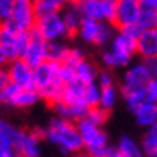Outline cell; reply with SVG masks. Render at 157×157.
Wrapping results in <instances>:
<instances>
[{
	"label": "cell",
	"instance_id": "obj_7",
	"mask_svg": "<svg viewBox=\"0 0 157 157\" xmlns=\"http://www.w3.org/2000/svg\"><path fill=\"white\" fill-rule=\"evenodd\" d=\"M77 125H78V130H80L82 140H83V151H87L90 155H93L98 149H101L103 146L109 144L108 143L109 136H108V133L103 130V127L93 124L87 117L78 120Z\"/></svg>",
	"mask_w": 157,
	"mask_h": 157
},
{
	"label": "cell",
	"instance_id": "obj_33",
	"mask_svg": "<svg viewBox=\"0 0 157 157\" xmlns=\"http://www.w3.org/2000/svg\"><path fill=\"white\" fill-rule=\"evenodd\" d=\"M15 155H18V152L13 141L0 136V157H15Z\"/></svg>",
	"mask_w": 157,
	"mask_h": 157
},
{
	"label": "cell",
	"instance_id": "obj_27",
	"mask_svg": "<svg viewBox=\"0 0 157 157\" xmlns=\"http://www.w3.org/2000/svg\"><path fill=\"white\" fill-rule=\"evenodd\" d=\"M34 8L37 16L47 15V13H55V11H61L64 6H66V2L64 0H32Z\"/></svg>",
	"mask_w": 157,
	"mask_h": 157
},
{
	"label": "cell",
	"instance_id": "obj_14",
	"mask_svg": "<svg viewBox=\"0 0 157 157\" xmlns=\"http://www.w3.org/2000/svg\"><path fill=\"white\" fill-rule=\"evenodd\" d=\"M133 58H135V55L120 52V50L109 45V48H106L101 53V64L111 71L112 69H122V67L130 66L133 63Z\"/></svg>",
	"mask_w": 157,
	"mask_h": 157
},
{
	"label": "cell",
	"instance_id": "obj_17",
	"mask_svg": "<svg viewBox=\"0 0 157 157\" xmlns=\"http://www.w3.org/2000/svg\"><path fill=\"white\" fill-rule=\"evenodd\" d=\"M40 99H42V96L37 88H21L19 87L16 90V93L13 95L8 106L18 108V109H26V108H31V106L37 104Z\"/></svg>",
	"mask_w": 157,
	"mask_h": 157
},
{
	"label": "cell",
	"instance_id": "obj_8",
	"mask_svg": "<svg viewBox=\"0 0 157 157\" xmlns=\"http://www.w3.org/2000/svg\"><path fill=\"white\" fill-rule=\"evenodd\" d=\"M77 6L85 18L108 21L114 24L117 10V0H78Z\"/></svg>",
	"mask_w": 157,
	"mask_h": 157
},
{
	"label": "cell",
	"instance_id": "obj_26",
	"mask_svg": "<svg viewBox=\"0 0 157 157\" xmlns=\"http://www.w3.org/2000/svg\"><path fill=\"white\" fill-rule=\"evenodd\" d=\"M69 47L66 44H63V40H53L48 42L47 45V59H53L58 63H64V59L67 58Z\"/></svg>",
	"mask_w": 157,
	"mask_h": 157
},
{
	"label": "cell",
	"instance_id": "obj_42",
	"mask_svg": "<svg viewBox=\"0 0 157 157\" xmlns=\"http://www.w3.org/2000/svg\"><path fill=\"white\" fill-rule=\"evenodd\" d=\"M8 63H10L8 55H6V53H5V50L0 47V66H6Z\"/></svg>",
	"mask_w": 157,
	"mask_h": 157
},
{
	"label": "cell",
	"instance_id": "obj_36",
	"mask_svg": "<svg viewBox=\"0 0 157 157\" xmlns=\"http://www.w3.org/2000/svg\"><path fill=\"white\" fill-rule=\"evenodd\" d=\"M96 82L99 87H109V85H114V74L111 72V69L104 67L103 71L98 72V77H96Z\"/></svg>",
	"mask_w": 157,
	"mask_h": 157
},
{
	"label": "cell",
	"instance_id": "obj_20",
	"mask_svg": "<svg viewBox=\"0 0 157 157\" xmlns=\"http://www.w3.org/2000/svg\"><path fill=\"white\" fill-rule=\"evenodd\" d=\"M61 15L64 18V23H66L69 32H71V37L77 35L78 27H80L82 21H83V15H82L80 8L77 6V3H71V5L66 3V6L61 10Z\"/></svg>",
	"mask_w": 157,
	"mask_h": 157
},
{
	"label": "cell",
	"instance_id": "obj_6",
	"mask_svg": "<svg viewBox=\"0 0 157 157\" xmlns=\"http://www.w3.org/2000/svg\"><path fill=\"white\" fill-rule=\"evenodd\" d=\"M29 44V32L16 31L8 26H0V47L5 50L10 59L21 58Z\"/></svg>",
	"mask_w": 157,
	"mask_h": 157
},
{
	"label": "cell",
	"instance_id": "obj_3",
	"mask_svg": "<svg viewBox=\"0 0 157 157\" xmlns=\"http://www.w3.org/2000/svg\"><path fill=\"white\" fill-rule=\"evenodd\" d=\"M112 23H108V21H98L93 18H85L80 27H78L77 35L80 37L85 44L90 45H96V47H108L111 44V40L116 34V29H114Z\"/></svg>",
	"mask_w": 157,
	"mask_h": 157
},
{
	"label": "cell",
	"instance_id": "obj_24",
	"mask_svg": "<svg viewBox=\"0 0 157 157\" xmlns=\"http://www.w3.org/2000/svg\"><path fill=\"white\" fill-rule=\"evenodd\" d=\"M74 69H75V74H77V77L80 78L82 82H85V83L96 82V77H98L99 69L95 66L93 63H90L88 59H82V61L78 63Z\"/></svg>",
	"mask_w": 157,
	"mask_h": 157
},
{
	"label": "cell",
	"instance_id": "obj_23",
	"mask_svg": "<svg viewBox=\"0 0 157 157\" xmlns=\"http://www.w3.org/2000/svg\"><path fill=\"white\" fill-rule=\"evenodd\" d=\"M120 93L124 96V101L127 103L128 109L135 111L140 104H143L147 99V93H146V87H140V88H127V90H120Z\"/></svg>",
	"mask_w": 157,
	"mask_h": 157
},
{
	"label": "cell",
	"instance_id": "obj_37",
	"mask_svg": "<svg viewBox=\"0 0 157 157\" xmlns=\"http://www.w3.org/2000/svg\"><path fill=\"white\" fill-rule=\"evenodd\" d=\"M93 157H120V155H119L117 146L106 144V146H103L101 149H98V151L93 154Z\"/></svg>",
	"mask_w": 157,
	"mask_h": 157
},
{
	"label": "cell",
	"instance_id": "obj_10",
	"mask_svg": "<svg viewBox=\"0 0 157 157\" xmlns=\"http://www.w3.org/2000/svg\"><path fill=\"white\" fill-rule=\"evenodd\" d=\"M10 72L11 82L21 88H35V77H34V67L27 63L24 58H15L10 59L6 64Z\"/></svg>",
	"mask_w": 157,
	"mask_h": 157
},
{
	"label": "cell",
	"instance_id": "obj_31",
	"mask_svg": "<svg viewBox=\"0 0 157 157\" xmlns=\"http://www.w3.org/2000/svg\"><path fill=\"white\" fill-rule=\"evenodd\" d=\"M155 16L157 13L151 8H143L141 15L138 19V24L143 27V29H154L155 27Z\"/></svg>",
	"mask_w": 157,
	"mask_h": 157
},
{
	"label": "cell",
	"instance_id": "obj_25",
	"mask_svg": "<svg viewBox=\"0 0 157 157\" xmlns=\"http://www.w3.org/2000/svg\"><path fill=\"white\" fill-rule=\"evenodd\" d=\"M141 147L146 155L157 157V122L146 128V133L141 140Z\"/></svg>",
	"mask_w": 157,
	"mask_h": 157
},
{
	"label": "cell",
	"instance_id": "obj_43",
	"mask_svg": "<svg viewBox=\"0 0 157 157\" xmlns=\"http://www.w3.org/2000/svg\"><path fill=\"white\" fill-rule=\"evenodd\" d=\"M64 2H66L67 5H71V3H77V2H78V0H64Z\"/></svg>",
	"mask_w": 157,
	"mask_h": 157
},
{
	"label": "cell",
	"instance_id": "obj_16",
	"mask_svg": "<svg viewBox=\"0 0 157 157\" xmlns=\"http://www.w3.org/2000/svg\"><path fill=\"white\" fill-rule=\"evenodd\" d=\"M136 55L143 58L157 56V31L155 29H143L140 37L136 39Z\"/></svg>",
	"mask_w": 157,
	"mask_h": 157
},
{
	"label": "cell",
	"instance_id": "obj_11",
	"mask_svg": "<svg viewBox=\"0 0 157 157\" xmlns=\"http://www.w3.org/2000/svg\"><path fill=\"white\" fill-rule=\"evenodd\" d=\"M47 45L48 40L34 27L29 31V44H27L21 58H24L32 67L39 66L40 63L47 59Z\"/></svg>",
	"mask_w": 157,
	"mask_h": 157
},
{
	"label": "cell",
	"instance_id": "obj_40",
	"mask_svg": "<svg viewBox=\"0 0 157 157\" xmlns=\"http://www.w3.org/2000/svg\"><path fill=\"white\" fill-rule=\"evenodd\" d=\"M146 67L149 69V72L152 74V77H157V56H151V58H143Z\"/></svg>",
	"mask_w": 157,
	"mask_h": 157
},
{
	"label": "cell",
	"instance_id": "obj_34",
	"mask_svg": "<svg viewBox=\"0 0 157 157\" xmlns=\"http://www.w3.org/2000/svg\"><path fill=\"white\" fill-rule=\"evenodd\" d=\"M82 59H85V55H83L82 50L80 48H71L69 53H67V58L64 59V64H69V66L75 67Z\"/></svg>",
	"mask_w": 157,
	"mask_h": 157
},
{
	"label": "cell",
	"instance_id": "obj_15",
	"mask_svg": "<svg viewBox=\"0 0 157 157\" xmlns=\"http://www.w3.org/2000/svg\"><path fill=\"white\" fill-rule=\"evenodd\" d=\"M88 109L90 108H87L83 104H69L66 101H63V99L53 104V111L56 116L66 120H72V122H78V120L85 119L88 114Z\"/></svg>",
	"mask_w": 157,
	"mask_h": 157
},
{
	"label": "cell",
	"instance_id": "obj_5",
	"mask_svg": "<svg viewBox=\"0 0 157 157\" xmlns=\"http://www.w3.org/2000/svg\"><path fill=\"white\" fill-rule=\"evenodd\" d=\"M35 23H37V13H35L32 0H16L10 19L3 26H8L16 31L29 32L35 27Z\"/></svg>",
	"mask_w": 157,
	"mask_h": 157
},
{
	"label": "cell",
	"instance_id": "obj_44",
	"mask_svg": "<svg viewBox=\"0 0 157 157\" xmlns=\"http://www.w3.org/2000/svg\"><path fill=\"white\" fill-rule=\"evenodd\" d=\"M154 29L157 31V16H155V27H154Z\"/></svg>",
	"mask_w": 157,
	"mask_h": 157
},
{
	"label": "cell",
	"instance_id": "obj_32",
	"mask_svg": "<svg viewBox=\"0 0 157 157\" xmlns=\"http://www.w3.org/2000/svg\"><path fill=\"white\" fill-rule=\"evenodd\" d=\"M16 0H0V26H3L10 19Z\"/></svg>",
	"mask_w": 157,
	"mask_h": 157
},
{
	"label": "cell",
	"instance_id": "obj_18",
	"mask_svg": "<svg viewBox=\"0 0 157 157\" xmlns=\"http://www.w3.org/2000/svg\"><path fill=\"white\" fill-rule=\"evenodd\" d=\"M85 87H87V83L82 82L78 77H75L74 80H71L64 85L61 99L69 104H83L85 106V101H83Z\"/></svg>",
	"mask_w": 157,
	"mask_h": 157
},
{
	"label": "cell",
	"instance_id": "obj_22",
	"mask_svg": "<svg viewBox=\"0 0 157 157\" xmlns=\"http://www.w3.org/2000/svg\"><path fill=\"white\" fill-rule=\"evenodd\" d=\"M117 149H119V155L120 157H141L144 155V151H143L141 144L133 140L128 135H124L120 136L119 143H117Z\"/></svg>",
	"mask_w": 157,
	"mask_h": 157
},
{
	"label": "cell",
	"instance_id": "obj_4",
	"mask_svg": "<svg viewBox=\"0 0 157 157\" xmlns=\"http://www.w3.org/2000/svg\"><path fill=\"white\" fill-rule=\"evenodd\" d=\"M35 29H37L48 42L53 40H63L71 37V32L67 29L64 18L61 11L55 13H47V15L37 16V23H35Z\"/></svg>",
	"mask_w": 157,
	"mask_h": 157
},
{
	"label": "cell",
	"instance_id": "obj_30",
	"mask_svg": "<svg viewBox=\"0 0 157 157\" xmlns=\"http://www.w3.org/2000/svg\"><path fill=\"white\" fill-rule=\"evenodd\" d=\"M109 112H111V111L101 108V106H93V108L88 109L87 119L91 120L93 124L99 125V127H104L106 122H108V119H109Z\"/></svg>",
	"mask_w": 157,
	"mask_h": 157
},
{
	"label": "cell",
	"instance_id": "obj_21",
	"mask_svg": "<svg viewBox=\"0 0 157 157\" xmlns=\"http://www.w3.org/2000/svg\"><path fill=\"white\" fill-rule=\"evenodd\" d=\"M111 47L120 50V52L130 53V55H136V39L128 35L127 32H124L122 29H117L114 37L111 40Z\"/></svg>",
	"mask_w": 157,
	"mask_h": 157
},
{
	"label": "cell",
	"instance_id": "obj_1",
	"mask_svg": "<svg viewBox=\"0 0 157 157\" xmlns=\"http://www.w3.org/2000/svg\"><path fill=\"white\" fill-rule=\"evenodd\" d=\"M44 140L55 146L61 154H77L83 151V140L77 122L58 116L44 128Z\"/></svg>",
	"mask_w": 157,
	"mask_h": 157
},
{
	"label": "cell",
	"instance_id": "obj_38",
	"mask_svg": "<svg viewBox=\"0 0 157 157\" xmlns=\"http://www.w3.org/2000/svg\"><path fill=\"white\" fill-rule=\"evenodd\" d=\"M146 93L149 101L157 103V77H152L151 80L146 83Z\"/></svg>",
	"mask_w": 157,
	"mask_h": 157
},
{
	"label": "cell",
	"instance_id": "obj_35",
	"mask_svg": "<svg viewBox=\"0 0 157 157\" xmlns=\"http://www.w3.org/2000/svg\"><path fill=\"white\" fill-rule=\"evenodd\" d=\"M18 88H19V87H18V85H15L13 82L8 83L5 88H2V90H0V103L8 106L10 101H11V98H13V95L16 93V90H18Z\"/></svg>",
	"mask_w": 157,
	"mask_h": 157
},
{
	"label": "cell",
	"instance_id": "obj_19",
	"mask_svg": "<svg viewBox=\"0 0 157 157\" xmlns=\"http://www.w3.org/2000/svg\"><path fill=\"white\" fill-rule=\"evenodd\" d=\"M132 112L135 116L136 124L144 128L151 127L152 124L157 122V103H154V101H144Z\"/></svg>",
	"mask_w": 157,
	"mask_h": 157
},
{
	"label": "cell",
	"instance_id": "obj_41",
	"mask_svg": "<svg viewBox=\"0 0 157 157\" xmlns=\"http://www.w3.org/2000/svg\"><path fill=\"white\" fill-rule=\"evenodd\" d=\"M143 8H151L157 13V0H140Z\"/></svg>",
	"mask_w": 157,
	"mask_h": 157
},
{
	"label": "cell",
	"instance_id": "obj_9",
	"mask_svg": "<svg viewBox=\"0 0 157 157\" xmlns=\"http://www.w3.org/2000/svg\"><path fill=\"white\" fill-rule=\"evenodd\" d=\"M44 140V130H18L16 140H15V147L18 155L24 157H39L42 154V146L40 143Z\"/></svg>",
	"mask_w": 157,
	"mask_h": 157
},
{
	"label": "cell",
	"instance_id": "obj_13",
	"mask_svg": "<svg viewBox=\"0 0 157 157\" xmlns=\"http://www.w3.org/2000/svg\"><path fill=\"white\" fill-rule=\"evenodd\" d=\"M143 6L140 0H117V10L114 18V26L120 29L124 26L138 23Z\"/></svg>",
	"mask_w": 157,
	"mask_h": 157
},
{
	"label": "cell",
	"instance_id": "obj_28",
	"mask_svg": "<svg viewBox=\"0 0 157 157\" xmlns=\"http://www.w3.org/2000/svg\"><path fill=\"white\" fill-rule=\"evenodd\" d=\"M117 99H119V91L114 85L101 88V98H99V106H101V108L112 111L117 104Z\"/></svg>",
	"mask_w": 157,
	"mask_h": 157
},
{
	"label": "cell",
	"instance_id": "obj_39",
	"mask_svg": "<svg viewBox=\"0 0 157 157\" xmlns=\"http://www.w3.org/2000/svg\"><path fill=\"white\" fill-rule=\"evenodd\" d=\"M8 83H11L8 67H6V66H0V90L5 88Z\"/></svg>",
	"mask_w": 157,
	"mask_h": 157
},
{
	"label": "cell",
	"instance_id": "obj_29",
	"mask_svg": "<svg viewBox=\"0 0 157 157\" xmlns=\"http://www.w3.org/2000/svg\"><path fill=\"white\" fill-rule=\"evenodd\" d=\"M99 98H101V87L98 85V82L87 83L83 93V101L87 108H93V106H99Z\"/></svg>",
	"mask_w": 157,
	"mask_h": 157
},
{
	"label": "cell",
	"instance_id": "obj_12",
	"mask_svg": "<svg viewBox=\"0 0 157 157\" xmlns=\"http://www.w3.org/2000/svg\"><path fill=\"white\" fill-rule=\"evenodd\" d=\"M151 78H152V74L149 72L144 61L141 59L138 63H133L130 66H127V71L122 77V83H120V90L146 87V83Z\"/></svg>",
	"mask_w": 157,
	"mask_h": 157
},
{
	"label": "cell",
	"instance_id": "obj_2",
	"mask_svg": "<svg viewBox=\"0 0 157 157\" xmlns=\"http://www.w3.org/2000/svg\"><path fill=\"white\" fill-rule=\"evenodd\" d=\"M59 67L61 63L53 59H45L44 63L34 67L35 88L39 90L42 99L52 106L56 101H59L63 96L64 83L59 77Z\"/></svg>",
	"mask_w": 157,
	"mask_h": 157
}]
</instances>
